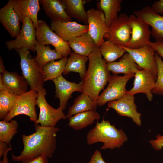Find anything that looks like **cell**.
Here are the masks:
<instances>
[{"instance_id":"1","label":"cell","mask_w":163,"mask_h":163,"mask_svg":"<svg viewBox=\"0 0 163 163\" xmlns=\"http://www.w3.org/2000/svg\"><path fill=\"white\" fill-rule=\"evenodd\" d=\"M35 132L29 135H22L24 148L21 154L15 156L12 154V160L22 161L40 155L51 158L56 148V133L58 127L42 126L34 124Z\"/></svg>"},{"instance_id":"2","label":"cell","mask_w":163,"mask_h":163,"mask_svg":"<svg viewBox=\"0 0 163 163\" xmlns=\"http://www.w3.org/2000/svg\"><path fill=\"white\" fill-rule=\"evenodd\" d=\"M88 57V68L82 80V93L97 101L101 91L104 89L111 75L107 67V62L102 58L99 48H96Z\"/></svg>"},{"instance_id":"3","label":"cell","mask_w":163,"mask_h":163,"mask_svg":"<svg viewBox=\"0 0 163 163\" xmlns=\"http://www.w3.org/2000/svg\"><path fill=\"white\" fill-rule=\"evenodd\" d=\"M86 139L88 145L100 142L103 143L101 149H113L120 148L128 138L122 129H117L109 121L103 119L88 132Z\"/></svg>"},{"instance_id":"4","label":"cell","mask_w":163,"mask_h":163,"mask_svg":"<svg viewBox=\"0 0 163 163\" xmlns=\"http://www.w3.org/2000/svg\"><path fill=\"white\" fill-rule=\"evenodd\" d=\"M20 58V65L22 76L30 87V90L38 92L43 87L45 75L42 67L34 57L30 55L26 48L15 50Z\"/></svg>"},{"instance_id":"5","label":"cell","mask_w":163,"mask_h":163,"mask_svg":"<svg viewBox=\"0 0 163 163\" xmlns=\"http://www.w3.org/2000/svg\"><path fill=\"white\" fill-rule=\"evenodd\" d=\"M37 93V101L39 113L35 124H40L42 126L55 127L60 120L67 119L62 108L59 107L55 109L48 104L45 98L46 94L45 89L42 88Z\"/></svg>"},{"instance_id":"6","label":"cell","mask_w":163,"mask_h":163,"mask_svg":"<svg viewBox=\"0 0 163 163\" xmlns=\"http://www.w3.org/2000/svg\"><path fill=\"white\" fill-rule=\"evenodd\" d=\"M37 40L44 45L51 44L62 57H67L71 52L68 42L53 31L45 21L38 20V26L36 29Z\"/></svg>"},{"instance_id":"7","label":"cell","mask_w":163,"mask_h":163,"mask_svg":"<svg viewBox=\"0 0 163 163\" xmlns=\"http://www.w3.org/2000/svg\"><path fill=\"white\" fill-rule=\"evenodd\" d=\"M37 94V92L30 90L18 96L12 109L3 120L9 122L15 117L23 114L28 116L30 120L35 122L38 118L36 109Z\"/></svg>"},{"instance_id":"8","label":"cell","mask_w":163,"mask_h":163,"mask_svg":"<svg viewBox=\"0 0 163 163\" xmlns=\"http://www.w3.org/2000/svg\"><path fill=\"white\" fill-rule=\"evenodd\" d=\"M134 75H111L107 88L99 96L97 105L102 106L107 102L118 100L123 97L128 91L126 88L127 83Z\"/></svg>"},{"instance_id":"9","label":"cell","mask_w":163,"mask_h":163,"mask_svg":"<svg viewBox=\"0 0 163 163\" xmlns=\"http://www.w3.org/2000/svg\"><path fill=\"white\" fill-rule=\"evenodd\" d=\"M131 34L129 17L123 13L120 14L109 26L108 32L104 38L117 45L125 47L130 39Z\"/></svg>"},{"instance_id":"10","label":"cell","mask_w":163,"mask_h":163,"mask_svg":"<svg viewBox=\"0 0 163 163\" xmlns=\"http://www.w3.org/2000/svg\"><path fill=\"white\" fill-rule=\"evenodd\" d=\"M36 40V29L31 20L26 17L21 30L16 38L6 41L5 43L9 50L26 48L35 52Z\"/></svg>"},{"instance_id":"11","label":"cell","mask_w":163,"mask_h":163,"mask_svg":"<svg viewBox=\"0 0 163 163\" xmlns=\"http://www.w3.org/2000/svg\"><path fill=\"white\" fill-rule=\"evenodd\" d=\"M88 17V33L97 46L99 48L104 42V38L108 33L103 12L92 8L87 11Z\"/></svg>"},{"instance_id":"12","label":"cell","mask_w":163,"mask_h":163,"mask_svg":"<svg viewBox=\"0 0 163 163\" xmlns=\"http://www.w3.org/2000/svg\"><path fill=\"white\" fill-rule=\"evenodd\" d=\"M129 22L132 29L130 39L124 47L131 49L141 48L150 42L151 31L149 26L135 15L129 16Z\"/></svg>"},{"instance_id":"13","label":"cell","mask_w":163,"mask_h":163,"mask_svg":"<svg viewBox=\"0 0 163 163\" xmlns=\"http://www.w3.org/2000/svg\"><path fill=\"white\" fill-rule=\"evenodd\" d=\"M122 47L130 55L141 69L150 71L157 78L158 68L155 56L156 51L151 45L149 44L136 49Z\"/></svg>"},{"instance_id":"14","label":"cell","mask_w":163,"mask_h":163,"mask_svg":"<svg viewBox=\"0 0 163 163\" xmlns=\"http://www.w3.org/2000/svg\"><path fill=\"white\" fill-rule=\"evenodd\" d=\"M134 100V95L126 93L121 98L108 102L107 106L113 109L119 115L129 117L136 125L141 126V114L137 112Z\"/></svg>"},{"instance_id":"15","label":"cell","mask_w":163,"mask_h":163,"mask_svg":"<svg viewBox=\"0 0 163 163\" xmlns=\"http://www.w3.org/2000/svg\"><path fill=\"white\" fill-rule=\"evenodd\" d=\"M133 85L127 93L134 95L139 93L145 94L149 101L153 99L152 91L154 87L156 78L150 71L142 69L135 74Z\"/></svg>"},{"instance_id":"16","label":"cell","mask_w":163,"mask_h":163,"mask_svg":"<svg viewBox=\"0 0 163 163\" xmlns=\"http://www.w3.org/2000/svg\"><path fill=\"white\" fill-rule=\"evenodd\" d=\"M133 14L152 27L151 35L156 40L163 41V15L157 14L149 6L134 11Z\"/></svg>"},{"instance_id":"17","label":"cell","mask_w":163,"mask_h":163,"mask_svg":"<svg viewBox=\"0 0 163 163\" xmlns=\"http://www.w3.org/2000/svg\"><path fill=\"white\" fill-rule=\"evenodd\" d=\"M55 86V97L59 100V107L63 110L66 107L68 101L75 91L83 93V82L78 83L71 82L66 80L62 75L53 80Z\"/></svg>"},{"instance_id":"18","label":"cell","mask_w":163,"mask_h":163,"mask_svg":"<svg viewBox=\"0 0 163 163\" xmlns=\"http://www.w3.org/2000/svg\"><path fill=\"white\" fill-rule=\"evenodd\" d=\"M12 7L23 23L26 17L32 21L36 29L38 26V13L40 9L39 0H9Z\"/></svg>"},{"instance_id":"19","label":"cell","mask_w":163,"mask_h":163,"mask_svg":"<svg viewBox=\"0 0 163 163\" xmlns=\"http://www.w3.org/2000/svg\"><path fill=\"white\" fill-rule=\"evenodd\" d=\"M51 30L63 40L71 39L88 32V24H81L75 21L62 22L51 21Z\"/></svg>"},{"instance_id":"20","label":"cell","mask_w":163,"mask_h":163,"mask_svg":"<svg viewBox=\"0 0 163 163\" xmlns=\"http://www.w3.org/2000/svg\"><path fill=\"white\" fill-rule=\"evenodd\" d=\"M0 21L10 36L16 38L21 29V22L9 1L0 9Z\"/></svg>"},{"instance_id":"21","label":"cell","mask_w":163,"mask_h":163,"mask_svg":"<svg viewBox=\"0 0 163 163\" xmlns=\"http://www.w3.org/2000/svg\"><path fill=\"white\" fill-rule=\"evenodd\" d=\"M2 74L5 90L17 96L28 91V85L22 76L19 75L16 72H10L6 70Z\"/></svg>"},{"instance_id":"22","label":"cell","mask_w":163,"mask_h":163,"mask_svg":"<svg viewBox=\"0 0 163 163\" xmlns=\"http://www.w3.org/2000/svg\"><path fill=\"white\" fill-rule=\"evenodd\" d=\"M39 2L51 21H72V18L67 14L62 0H40Z\"/></svg>"},{"instance_id":"23","label":"cell","mask_w":163,"mask_h":163,"mask_svg":"<svg viewBox=\"0 0 163 163\" xmlns=\"http://www.w3.org/2000/svg\"><path fill=\"white\" fill-rule=\"evenodd\" d=\"M107 67L108 70L115 75L121 73L124 75L135 74L137 71L142 69L127 52L118 61L107 62Z\"/></svg>"},{"instance_id":"24","label":"cell","mask_w":163,"mask_h":163,"mask_svg":"<svg viewBox=\"0 0 163 163\" xmlns=\"http://www.w3.org/2000/svg\"><path fill=\"white\" fill-rule=\"evenodd\" d=\"M68 42L73 51L88 57L97 47L88 32L73 38Z\"/></svg>"},{"instance_id":"25","label":"cell","mask_w":163,"mask_h":163,"mask_svg":"<svg viewBox=\"0 0 163 163\" xmlns=\"http://www.w3.org/2000/svg\"><path fill=\"white\" fill-rule=\"evenodd\" d=\"M122 2V0H100L97 3V9L103 12L108 27L118 18Z\"/></svg>"},{"instance_id":"26","label":"cell","mask_w":163,"mask_h":163,"mask_svg":"<svg viewBox=\"0 0 163 163\" xmlns=\"http://www.w3.org/2000/svg\"><path fill=\"white\" fill-rule=\"evenodd\" d=\"M97 106V101L92 100L88 95L82 93L74 100L72 106L69 108L67 118L77 114L89 111H95Z\"/></svg>"},{"instance_id":"27","label":"cell","mask_w":163,"mask_h":163,"mask_svg":"<svg viewBox=\"0 0 163 163\" xmlns=\"http://www.w3.org/2000/svg\"><path fill=\"white\" fill-rule=\"evenodd\" d=\"M66 11L71 18L88 24V17L84 7L89 0H62Z\"/></svg>"},{"instance_id":"28","label":"cell","mask_w":163,"mask_h":163,"mask_svg":"<svg viewBox=\"0 0 163 163\" xmlns=\"http://www.w3.org/2000/svg\"><path fill=\"white\" fill-rule=\"evenodd\" d=\"M69 57L68 59L63 74H68L70 72L79 73L82 80L86 72V64L88 60V57L71 52Z\"/></svg>"},{"instance_id":"29","label":"cell","mask_w":163,"mask_h":163,"mask_svg":"<svg viewBox=\"0 0 163 163\" xmlns=\"http://www.w3.org/2000/svg\"><path fill=\"white\" fill-rule=\"evenodd\" d=\"M100 117L99 114L96 111L83 112L70 117L68 125L75 130H79L91 125Z\"/></svg>"},{"instance_id":"30","label":"cell","mask_w":163,"mask_h":163,"mask_svg":"<svg viewBox=\"0 0 163 163\" xmlns=\"http://www.w3.org/2000/svg\"><path fill=\"white\" fill-rule=\"evenodd\" d=\"M35 50L37 54L34 58L38 64L42 67L52 61L63 58L55 49H52L49 46L42 45L37 40Z\"/></svg>"},{"instance_id":"31","label":"cell","mask_w":163,"mask_h":163,"mask_svg":"<svg viewBox=\"0 0 163 163\" xmlns=\"http://www.w3.org/2000/svg\"><path fill=\"white\" fill-rule=\"evenodd\" d=\"M99 49L102 56L107 62H114L126 52L122 47L107 40L104 41Z\"/></svg>"},{"instance_id":"32","label":"cell","mask_w":163,"mask_h":163,"mask_svg":"<svg viewBox=\"0 0 163 163\" xmlns=\"http://www.w3.org/2000/svg\"><path fill=\"white\" fill-rule=\"evenodd\" d=\"M67 59V57H64L57 61H52L43 66L45 75V81L53 80L62 75Z\"/></svg>"},{"instance_id":"33","label":"cell","mask_w":163,"mask_h":163,"mask_svg":"<svg viewBox=\"0 0 163 163\" xmlns=\"http://www.w3.org/2000/svg\"><path fill=\"white\" fill-rule=\"evenodd\" d=\"M17 97L6 90L0 91L1 120H3L11 110Z\"/></svg>"},{"instance_id":"34","label":"cell","mask_w":163,"mask_h":163,"mask_svg":"<svg viewBox=\"0 0 163 163\" xmlns=\"http://www.w3.org/2000/svg\"><path fill=\"white\" fill-rule=\"evenodd\" d=\"M18 125L15 120H11L8 122L0 121V141L10 145L11 140L17 133Z\"/></svg>"},{"instance_id":"35","label":"cell","mask_w":163,"mask_h":163,"mask_svg":"<svg viewBox=\"0 0 163 163\" xmlns=\"http://www.w3.org/2000/svg\"><path fill=\"white\" fill-rule=\"evenodd\" d=\"M158 68L157 78L154 88L152 91V94L163 95V61L158 53H155Z\"/></svg>"},{"instance_id":"36","label":"cell","mask_w":163,"mask_h":163,"mask_svg":"<svg viewBox=\"0 0 163 163\" xmlns=\"http://www.w3.org/2000/svg\"><path fill=\"white\" fill-rule=\"evenodd\" d=\"M155 140H150L149 142L155 150H160L163 147V136L158 134Z\"/></svg>"},{"instance_id":"37","label":"cell","mask_w":163,"mask_h":163,"mask_svg":"<svg viewBox=\"0 0 163 163\" xmlns=\"http://www.w3.org/2000/svg\"><path fill=\"white\" fill-rule=\"evenodd\" d=\"M149 44L154 48L163 61V41H150Z\"/></svg>"},{"instance_id":"38","label":"cell","mask_w":163,"mask_h":163,"mask_svg":"<svg viewBox=\"0 0 163 163\" xmlns=\"http://www.w3.org/2000/svg\"><path fill=\"white\" fill-rule=\"evenodd\" d=\"M21 163H49V162L46 157L44 155H40L21 161Z\"/></svg>"},{"instance_id":"39","label":"cell","mask_w":163,"mask_h":163,"mask_svg":"<svg viewBox=\"0 0 163 163\" xmlns=\"http://www.w3.org/2000/svg\"><path fill=\"white\" fill-rule=\"evenodd\" d=\"M88 163H106L103 160L100 151L95 150L92 155Z\"/></svg>"},{"instance_id":"40","label":"cell","mask_w":163,"mask_h":163,"mask_svg":"<svg viewBox=\"0 0 163 163\" xmlns=\"http://www.w3.org/2000/svg\"><path fill=\"white\" fill-rule=\"evenodd\" d=\"M151 7L155 12L163 15V0L155 1Z\"/></svg>"},{"instance_id":"41","label":"cell","mask_w":163,"mask_h":163,"mask_svg":"<svg viewBox=\"0 0 163 163\" xmlns=\"http://www.w3.org/2000/svg\"><path fill=\"white\" fill-rule=\"evenodd\" d=\"M8 144L5 142L0 141V157L4 154L6 150L9 148Z\"/></svg>"},{"instance_id":"42","label":"cell","mask_w":163,"mask_h":163,"mask_svg":"<svg viewBox=\"0 0 163 163\" xmlns=\"http://www.w3.org/2000/svg\"><path fill=\"white\" fill-rule=\"evenodd\" d=\"M5 70V67L3 62L1 56L0 57V74L2 73Z\"/></svg>"},{"instance_id":"43","label":"cell","mask_w":163,"mask_h":163,"mask_svg":"<svg viewBox=\"0 0 163 163\" xmlns=\"http://www.w3.org/2000/svg\"><path fill=\"white\" fill-rule=\"evenodd\" d=\"M3 90H5V88L2 82V75L0 74V91Z\"/></svg>"}]
</instances>
